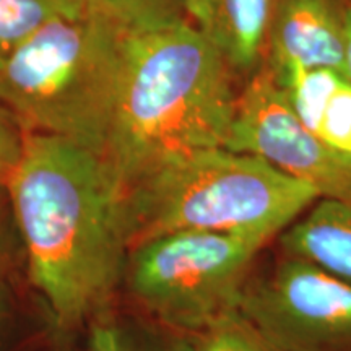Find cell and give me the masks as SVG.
Wrapping results in <instances>:
<instances>
[{
  "mask_svg": "<svg viewBox=\"0 0 351 351\" xmlns=\"http://www.w3.org/2000/svg\"><path fill=\"white\" fill-rule=\"evenodd\" d=\"M3 184L33 287L57 326L78 327L108 304L124 278V189L101 153L39 132H25Z\"/></svg>",
  "mask_w": 351,
  "mask_h": 351,
  "instance_id": "6da1fadb",
  "label": "cell"
},
{
  "mask_svg": "<svg viewBox=\"0 0 351 351\" xmlns=\"http://www.w3.org/2000/svg\"><path fill=\"white\" fill-rule=\"evenodd\" d=\"M236 73L186 19L129 29L103 156L122 189L189 153L226 148Z\"/></svg>",
  "mask_w": 351,
  "mask_h": 351,
  "instance_id": "7a4b0ae2",
  "label": "cell"
},
{
  "mask_svg": "<svg viewBox=\"0 0 351 351\" xmlns=\"http://www.w3.org/2000/svg\"><path fill=\"white\" fill-rule=\"evenodd\" d=\"M129 28L101 8L52 20L0 54V104L25 132L72 140L103 155Z\"/></svg>",
  "mask_w": 351,
  "mask_h": 351,
  "instance_id": "3957f363",
  "label": "cell"
},
{
  "mask_svg": "<svg viewBox=\"0 0 351 351\" xmlns=\"http://www.w3.org/2000/svg\"><path fill=\"white\" fill-rule=\"evenodd\" d=\"M129 251L176 231L257 232L275 238L319 194L262 158L228 148L160 165L124 192Z\"/></svg>",
  "mask_w": 351,
  "mask_h": 351,
  "instance_id": "277c9868",
  "label": "cell"
},
{
  "mask_svg": "<svg viewBox=\"0 0 351 351\" xmlns=\"http://www.w3.org/2000/svg\"><path fill=\"white\" fill-rule=\"evenodd\" d=\"M270 238L257 232L176 231L129 251L124 282L132 300L176 333L238 315L254 258Z\"/></svg>",
  "mask_w": 351,
  "mask_h": 351,
  "instance_id": "5b68a950",
  "label": "cell"
},
{
  "mask_svg": "<svg viewBox=\"0 0 351 351\" xmlns=\"http://www.w3.org/2000/svg\"><path fill=\"white\" fill-rule=\"evenodd\" d=\"M238 315L275 351H351V282L306 258L249 275Z\"/></svg>",
  "mask_w": 351,
  "mask_h": 351,
  "instance_id": "8992f818",
  "label": "cell"
},
{
  "mask_svg": "<svg viewBox=\"0 0 351 351\" xmlns=\"http://www.w3.org/2000/svg\"><path fill=\"white\" fill-rule=\"evenodd\" d=\"M228 150L249 153L315 189L319 197L351 200V155L309 130L262 67L239 91Z\"/></svg>",
  "mask_w": 351,
  "mask_h": 351,
  "instance_id": "52a82bcc",
  "label": "cell"
},
{
  "mask_svg": "<svg viewBox=\"0 0 351 351\" xmlns=\"http://www.w3.org/2000/svg\"><path fill=\"white\" fill-rule=\"evenodd\" d=\"M263 67L270 73L304 67L346 75V5L340 0H280Z\"/></svg>",
  "mask_w": 351,
  "mask_h": 351,
  "instance_id": "ba28073f",
  "label": "cell"
},
{
  "mask_svg": "<svg viewBox=\"0 0 351 351\" xmlns=\"http://www.w3.org/2000/svg\"><path fill=\"white\" fill-rule=\"evenodd\" d=\"M280 0H181L186 20L230 64L251 78L265 64L267 38Z\"/></svg>",
  "mask_w": 351,
  "mask_h": 351,
  "instance_id": "9c48e42d",
  "label": "cell"
},
{
  "mask_svg": "<svg viewBox=\"0 0 351 351\" xmlns=\"http://www.w3.org/2000/svg\"><path fill=\"white\" fill-rule=\"evenodd\" d=\"M280 234L285 256L306 258L351 282V200L322 199Z\"/></svg>",
  "mask_w": 351,
  "mask_h": 351,
  "instance_id": "30bf717a",
  "label": "cell"
},
{
  "mask_svg": "<svg viewBox=\"0 0 351 351\" xmlns=\"http://www.w3.org/2000/svg\"><path fill=\"white\" fill-rule=\"evenodd\" d=\"M86 0H0V54L20 46L49 21L75 15Z\"/></svg>",
  "mask_w": 351,
  "mask_h": 351,
  "instance_id": "8fae6325",
  "label": "cell"
},
{
  "mask_svg": "<svg viewBox=\"0 0 351 351\" xmlns=\"http://www.w3.org/2000/svg\"><path fill=\"white\" fill-rule=\"evenodd\" d=\"M178 335L169 351H275L239 315L205 330Z\"/></svg>",
  "mask_w": 351,
  "mask_h": 351,
  "instance_id": "7c38bea8",
  "label": "cell"
},
{
  "mask_svg": "<svg viewBox=\"0 0 351 351\" xmlns=\"http://www.w3.org/2000/svg\"><path fill=\"white\" fill-rule=\"evenodd\" d=\"M337 150L351 155V82H345L328 99L314 130Z\"/></svg>",
  "mask_w": 351,
  "mask_h": 351,
  "instance_id": "4fadbf2b",
  "label": "cell"
},
{
  "mask_svg": "<svg viewBox=\"0 0 351 351\" xmlns=\"http://www.w3.org/2000/svg\"><path fill=\"white\" fill-rule=\"evenodd\" d=\"M101 8L129 29L153 26L161 21L176 19L166 0H86Z\"/></svg>",
  "mask_w": 351,
  "mask_h": 351,
  "instance_id": "5bb4252c",
  "label": "cell"
},
{
  "mask_svg": "<svg viewBox=\"0 0 351 351\" xmlns=\"http://www.w3.org/2000/svg\"><path fill=\"white\" fill-rule=\"evenodd\" d=\"M23 138L25 130L0 104V182L5 181L8 173L19 161Z\"/></svg>",
  "mask_w": 351,
  "mask_h": 351,
  "instance_id": "9a60e30c",
  "label": "cell"
},
{
  "mask_svg": "<svg viewBox=\"0 0 351 351\" xmlns=\"http://www.w3.org/2000/svg\"><path fill=\"white\" fill-rule=\"evenodd\" d=\"M88 351H130L122 332L112 324H96L91 330Z\"/></svg>",
  "mask_w": 351,
  "mask_h": 351,
  "instance_id": "2e32d148",
  "label": "cell"
},
{
  "mask_svg": "<svg viewBox=\"0 0 351 351\" xmlns=\"http://www.w3.org/2000/svg\"><path fill=\"white\" fill-rule=\"evenodd\" d=\"M346 77L351 82V5H346Z\"/></svg>",
  "mask_w": 351,
  "mask_h": 351,
  "instance_id": "e0dca14e",
  "label": "cell"
},
{
  "mask_svg": "<svg viewBox=\"0 0 351 351\" xmlns=\"http://www.w3.org/2000/svg\"><path fill=\"white\" fill-rule=\"evenodd\" d=\"M7 313H8V302H7V295L2 288H0V332H2L3 324L7 320Z\"/></svg>",
  "mask_w": 351,
  "mask_h": 351,
  "instance_id": "ac0fdd59",
  "label": "cell"
},
{
  "mask_svg": "<svg viewBox=\"0 0 351 351\" xmlns=\"http://www.w3.org/2000/svg\"><path fill=\"white\" fill-rule=\"evenodd\" d=\"M5 252V225H3L2 215H0V258Z\"/></svg>",
  "mask_w": 351,
  "mask_h": 351,
  "instance_id": "d6986e66",
  "label": "cell"
}]
</instances>
